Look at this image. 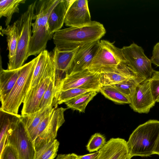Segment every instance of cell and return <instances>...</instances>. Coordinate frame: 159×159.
Listing matches in <instances>:
<instances>
[{
	"label": "cell",
	"mask_w": 159,
	"mask_h": 159,
	"mask_svg": "<svg viewBox=\"0 0 159 159\" xmlns=\"http://www.w3.org/2000/svg\"><path fill=\"white\" fill-rule=\"evenodd\" d=\"M100 92L106 98L119 104H129L130 98L111 85L101 86Z\"/></svg>",
	"instance_id": "25"
},
{
	"label": "cell",
	"mask_w": 159,
	"mask_h": 159,
	"mask_svg": "<svg viewBox=\"0 0 159 159\" xmlns=\"http://www.w3.org/2000/svg\"><path fill=\"white\" fill-rule=\"evenodd\" d=\"M106 30L100 23L92 21L80 27H70L60 30L53 35L55 47L63 51L74 50L86 43L100 40Z\"/></svg>",
	"instance_id": "1"
},
{
	"label": "cell",
	"mask_w": 159,
	"mask_h": 159,
	"mask_svg": "<svg viewBox=\"0 0 159 159\" xmlns=\"http://www.w3.org/2000/svg\"><path fill=\"white\" fill-rule=\"evenodd\" d=\"M60 0H40L37 1L35 13L32 23V35L29 48L28 57L38 55L45 50L48 41L53 38L49 31L48 19L54 7Z\"/></svg>",
	"instance_id": "2"
},
{
	"label": "cell",
	"mask_w": 159,
	"mask_h": 159,
	"mask_svg": "<svg viewBox=\"0 0 159 159\" xmlns=\"http://www.w3.org/2000/svg\"><path fill=\"white\" fill-rule=\"evenodd\" d=\"M145 80L143 78L139 77L120 83L110 85L113 86L125 95L130 98L137 86Z\"/></svg>",
	"instance_id": "28"
},
{
	"label": "cell",
	"mask_w": 159,
	"mask_h": 159,
	"mask_svg": "<svg viewBox=\"0 0 159 159\" xmlns=\"http://www.w3.org/2000/svg\"><path fill=\"white\" fill-rule=\"evenodd\" d=\"M114 43L107 40H100L98 49L87 69L100 74L126 61L122 48L116 47Z\"/></svg>",
	"instance_id": "6"
},
{
	"label": "cell",
	"mask_w": 159,
	"mask_h": 159,
	"mask_svg": "<svg viewBox=\"0 0 159 159\" xmlns=\"http://www.w3.org/2000/svg\"><path fill=\"white\" fill-rule=\"evenodd\" d=\"M159 155V137L158 138L154 150V154Z\"/></svg>",
	"instance_id": "38"
},
{
	"label": "cell",
	"mask_w": 159,
	"mask_h": 159,
	"mask_svg": "<svg viewBox=\"0 0 159 159\" xmlns=\"http://www.w3.org/2000/svg\"><path fill=\"white\" fill-rule=\"evenodd\" d=\"M99 151L98 159H120L129 154L127 141L119 138L111 139Z\"/></svg>",
	"instance_id": "18"
},
{
	"label": "cell",
	"mask_w": 159,
	"mask_h": 159,
	"mask_svg": "<svg viewBox=\"0 0 159 159\" xmlns=\"http://www.w3.org/2000/svg\"><path fill=\"white\" fill-rule=\"evenodd\" d=\"M26 0H2L0 1V18L6 17L5 25H9L14 13H19V6L25 3Z\"/></svg>",
	"instance_id": "24"
},
{
	"label": "cell",
	"mask_w": 159,
	"mask_h": 159,
	"mask_svg": "<svg viewBox=\"0 0 159 159\" xmlns=\"http://www.w3.org/2000/svg\"><path fill=\"white\" fill-rule=\"evenodd\" d=\"M56 108L55 105L52 104L33 113L21 115L20 120L25 126L34 143L36 139L35 132L38 125Z\"/></svg>",
	"instance_id": "19"
},
{
	"label": "cell",
	"mask_w": 159,
	"mask_h": 159,
	"mask_svg": "<svg viewBox=\"0 0 159 159\" xmlns=\"http://www.w3.org/2000/svg\"><path fill=\"white\" fill-rule=\"evenodd\" d=\"M132 158V157L130 156V154H129L127 155H126L120 159H131Z\"/></svg>",
	"instance_id": "39"
},
{
	"label": "cell",
	"mask_w": 159,
	"mask_h": 159,
	"mask_svg": "<svg viewBox=\"0 0 159 159\" xmlns=\"http://www.w3.org/2000/svg\"><path fill=\"white\" fill-rule=\"evenodd\" d=\"M159 137V120H150L139 125L127 142L130 156L147 157L154 154Z\"/></svg>",
	"instance_id": "3"
},
{
	"label": "cell",
	"mask_w": 159,
	"mask_h": 159,
	"mask_svg": "<svg viewBox=\"0 0 159 159\" xmlns=\"http://www.w3.org/2000/svg\"><path fill=\"white\" fill-rule=\"evenodd\" d=\"M77 49L71 51L59 50L56 47L51 52L56 68L55 86L57 89L61 80L67 74Z\"/></svg>",
	"instance_id": "16"
},
{
	"label": "cell",
	"mask_w": 159,
	"mask_h": 159,
	"mask_svg": "<svg viewBox=\"0 0 159 159\" xmlns=\"http://www.w3.org/2000/svg\"><path fill=\"white\" fill-rule=\"evenodd\" d=\"M0 159H19V158L15 149L11 145L6 143L0 155Z\"/></svg>",
	"instance_id": "32"
},
{
	"label": "cell",
	"mask_w": 159,
	"mask_h": 159,
	"mask_svg": "<svg viewBox=\"0 0 159 159\" xmlns=\"http://www.w3.org/2000/svg\"><path fill=\"white\" fill-rule=\"evenodd\" d=\"M100 77L99 73L91 71L88 69L66 75L61 80L56 95L61 91L79 87H87L100 91Z\"/></svg>",
	"instance_id": "9"
},
{
	"label": "cell",
	"mask_w": 159,
	"mask_h": 159,
	"mask_svg": "<svg viewBox=\"0 0 159 159\" xmlns=\"http://www.w3.org/2000/svg\"><path fill=\"white\" fill-rule=\"evenodd\" d=\"M93 90L87 87H79L60 91L55 96L57 105L60 104L86 92Z\"/></svg>",
	"instance_id": "27"
},
{
	"label": "cell",
	"mask_w": 159,
	"mask_h": 159,
	"mask_svg": "<svg viewBox=\"0 0 159 159\" xmlns=\"http://www.w3.org/2000/svg\"><path fill=\"white\" fill-rule=\"evenodd\" d=\"M56 93V89L54 82L51 80L40 102L39 107V111L40 109L53 104L56 108V105L55 99Z\"/></svg>",
	"instance_id": "29"
},
{
	"label": "cell",
	"mask_w": 159,
	"mask_h": 159,
	"mask_svg": "<svg viewBox=\"0 0 159 159\" xmlns=\"http://www.w3.org/2000/svg\"><path fill=\"white\" fill-rule=\"evenodd\" d=\"M122 50L125 60L139 76L145 80L150 79L154 70L143 48L133 43L123 47Z\"/></svg>",
	"instance_id": "8"
},
{
	"label": "cell",
	"mask_w": 159,
	"mask_h": 159,
	"mask_svg": "<svg viewBox=\"0 0 159 159\" xmlns=\"http://www.w3.org/2000/svg\"><path fill=\"white\" fill-rule=\"evenodd\" d=\"M37 1L29 5L26 10L16 21L18 30V39L16 51L13 61L8 63L7 69H19L28 57L30 42L32 36V21Z\"/></svg>",
	"instance_id": "5"
},
{
	"label": "cell",
	"mask_w": 159,
	"mask_h": 159,
	"mask_svg": "<svg viewBox=\"0 0 159 159\" xmlns=\"http://www.w3.org/2000/svg\"><path fill=\"white\" fill-rule=\"evenodd\" d=\"M149 82L153 99L155 102H159V71L154 70Z\"/></svg>",
	"instance_id": "31"
},
{
	"label": "cell",
	"mask_w": 159,
	"mask_h": 159,
	"mask_svg": "<svg viewBox=\"0 0 159 159\" xmlns=\"http://www.w3.org/2000/svg\"><path fill=\"white\" fill-rule=\"evenodd\" d=\"M38 56V59L29 89L35 87L48 78H51L55 84L56 70L51 53L45 50Z\"/></svg>",
	"instance_id": "11"
},
{
	"label": "cell",
	"mask_w": 159,
	"mask_h": 159,
	"mask_svg": "<svg viewBox=\"0 0 159 159\" xmlns=\"http://www.w3.org/2000/svg\"><path fill=\"white\" fill-rule=\"evenodd\" d=\"M8 134L5 135L0 140V155L2 154L6 145Z\"/></svg>",
	"instance_id": "37"
},
{
	"label": "cell",
	"mask_w": 159,
	"mask_h": 159,
	"mask_svg": "<svg viewBox=\"0 0 159 159\" xmlns=\"http://www.w3.org/2000/svg\"><path fill=\"white\" fill-rule=\"evenodd\" d=\"M92 21L87 0H73L66 15L64 23L66 26L80 27Z\"/></svg>",
	"instance_id": "13"
},
{
	"label": "cell",
	"mask_w": 159,
	"mask_h": 159,
	"mask_svg": "<svg viewBox=\"0 0 159 159\" xmlns=\"http://www.w3.org/2000/svg\"><path fill=\"white\" fill-rule=\"evenodd\" d=\"M59 143L55 139L36 151L34 159H54L57 155Z\"/></svg>",
	"instance_id": "26"
},
{
	"label": "cell",
	"mask_w": 159,
	"mask_h": 159,
	"mask_svg": "<svg viewBox=\"0 0 159 159\" xmlns=\"http://www.w3.org/2000/svg\"><path fill=\"white\" fill-rule=\"evenodd\" d=\"M51 80V78H47L29 89L23 102L21 115L30 114L39 111L40 102Z\"/></svg>",
	"instance_id": "17"
},
{
	"label": "cell",
	"mask_w": 159,
	"mask_h": 159,
	"mask_svg": "<svg viewBox=\"0 0 159 159\" xmlns=\"http://www.w3.org/2000/svg\"><path fill=\"white\" fill-rule=\"evenodd\" d=\"M20 68L10 70L2 68L0 71V100L1 103L11 92L19 77Z\"/></svg>",
	"instance_id": "21"
},
{
	"label": "cell",
	"mask_w": 159,
	"mask_h": 159,
	"mask_svg": "<svg viewBox=\"0 0 159 159\" xmlns=\"http://www.w3.org/2000/svg\"><path fill=\"white\" fill-rule=\"evenodd\" d=\"M38 56L20 68L19 77L12 90L1 103L0 109L17 115L19 107L23 102L30 88Z\"/></svg>",
	"instance_id": "4"
},
{
	"label": "cell",
	"mask_w": 159,
	"mask_h": 159,
	"mask_svg": "<svg viewBox=\"0 0 159 159\" xmlns=\"http://www.w3.org/2000/svg\"><path fill=\"white\" fill-rule=\"evenodd\" d=\"M67 109L62 107L54 109L48 125L35 140L34 144L36 151L55 139L58 129L65 122L64 112Z\"/></svg>",
	"instance_id": "14"
},
{
	"label": "cell",
	"mask_w": 159,
	"mask_h": 159,
	"mask_svg": "<svg viewBox=\"0 0 159 159\" xmlns=\"http://www.w3.org/2000/svg\"><path fill=\"white\" fill-rule=\"evenodd\" d=\"M101 86L117 84L139 77L126 61L117 66L100 74Z\"/></svg>",
	"instance_id": "15"
},
{
	"label": "cell",
	"mask_w": 159,
	"mask_h": 159,
	"mask_svg": "<svg viewBox=\"0 0 159 159\" xmlns=\"http://www.w3.org/2000/svg\"><path fill=\"white\" fill-rule=\"evenodd\" d=\"M105 137L100 133L92 135L86 146L87 150L90 152L98 151L106 143Z\"/></svg>",
	"instance_id": "30"
},
{
	"label": "cell",
	"mask_w": 159,
	"mask_h": 159,
	"mask_svg": "<svg viewBox=\"0 0 159 159\" xmlns=\"http://www.w3.org/2000/svg\"><path fill=\"white\" fill-rule=\"evenodd\" d=\"M100 41L88 43L77 48L66 75L87 69L98 49Z\"/></svg>",
	"instance_id": "12"
},
{
	"label": "cell",
	"mask_w": 159,
	"mask_h": 159,
	"mask_svg": "<svg viewBox=\"0 0 159 159\" xmlns=\"http://www.w3.org/2000/svg\"><path fill=\"white\" fill-rule=\"evenodd\" d=\"M1 33L7 36V49L9 51L8 56L9 61L8 63L11 62L14 59L17 50L18 30L16 21L6 28L1 29Z\"/></svg>",
	"instance_id": "22"
},
{
	"label": "cell",
	"mask_w": 159,
	"mask_h": 159,
	"mask_svg": "<svg viewBox=\"0 0 159 159\" xmlns=\"http://www.w3.org/2000/svg\"><path fill=\"white\" fill-rule=\"evenodd\" d=\"M6 143L15 149L19 159H34L36 153L34 144L20 117L12 124Z\"/></svg>",
	"instance_id": "7"
},
{
	"label": "cell",
	"mask_w": 159,
	"mask_h": 159,
	"mask_svg": "<svg viewBox=\"0 0 159 159\" xmlns=\"http://www.w3.org/2000/svg\"><path fill=\"white\" fill-rule=\"evenodd\" d=\"M99 151L84 155L77 156V159H98Z\"/></svg>",
	"instance_id": "35"
},
{
	"label": "cell",
	"mask_w": 159,
	"mask_h": 159,
	"mask_svg": "<svg viewBox=\"0 0 159 159\" xmlns=\"http://www.w3.org/2000/svg\"><path fill=\"white\" fill-rule=\"evenodd\" d=\"M99 92L98 90L86 92L66 102L65 103L68 108L84 113L88 104Z\"/></svg>",
	"instance_id": "23"
},
{
	"label": "cell",
	"mask_w": 159,
	"mask_h": 159,
	"mask_svg": "<svg viewBox=\"0 0 159 159\" xmlns=\"http://www.w3.org/2000/svg\"><path fill=\"white\" fill-rule=\"evenodd\" d=\"M129 106L134 111L139 113H148L154 106L148 80H146L136 87L130 98Z\"/></svg>",
	"instance_id": "10"
},
{
	"label": "cell",
	"mask_w": 159,
	"mask_h": 159,
	"mask_svg": "<svg viewBox=\"0 0 159 159\" xmlns=\"http://www.w3.org/2000/svg\"><path fill=\"white\" fill-rule=\"evenodd\" d=\"M73 0H60L51 11L48 19L50 32L52 34L61 30L65 18Z\"/></svg>",
	"instance_id": "20"
},
{
	"label": "cell",
	"mask_w": 159,
	"mask_h": 159,
	"mask_svg": "<svg viewBox=\"0 0 159 159\" xmlns=\"http://www.w3.org/2000/svg\"><path fill=\"white\" fill-rule=\"evenodd\" d=\"M150 59L152 63L159 67V42L154 46L152 56Z\"/></svg>",
	"instance_id": "34"
},
{
	"label": "cell",
	"mask_w": 159,
	"mask_h": 159,
	"mask_svg": "<svg viewBox=\"0 0 159 159\" xmlns=\"http://www.w3.org/2000/svg\"><path fill=\"white\" fill-rule=\"evenodd\" d=\"M53 111L45 118L38 125L35 132L36 138L43 132L48 125L52 117Z\"/></svg>",
	"instance_id": "33"
},
{
	"label": "cell",
	"mask_w": 159,
	"mask_h": 159,
	"mask_svg": "<svg viewBox=\"0 0 159 159\" xmlns=\"http://www.w3.org/2000/svg\"><path fill=\"white\" fill-rule=\"evenodd\" d=\"M77 155L72 153L68 154H58L56 159H77Z\"/></svg>",
	"instance_id": "36"
}]
</instances>
